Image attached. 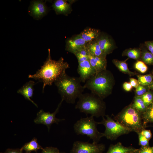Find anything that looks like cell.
Wrapping results in <instances>:
<instances>
[{"mask_svg":"<svg viewBox=\"0 0 153 153\" xmlns=\"http://www.w3.org/2000/svg\"><path fill=\"white\" fill-rule=\"evenodd\" d=\"M150 87L151 89H153V82L150 84Z\"/></svg>","mask_w":153,"mask_h":153,"instance_id":"cell-39","label":"cell"},{"mask_svg":"<svg viewBox=\"0 0 153 153\" xmlns=\"http://www.w3.org/2000/svg\"><path fill=\"white\" fill-rule=\"evenodd\" d=\"M145 46L153 55V41H148L144 42Z\"/></svg>","mask_w":153,"mask_h":153,"instance_id":"cell-34","label":"cell"},{"mask_svg":"<svg viewBox=\"0 0 153 153\" xmlns=\"http://www.w3.org/2000/svg\"><path fill=\"white\" fill-rule=\"evenodd\" d=\"M137 149L131 147H125L120 142L111 144L105 153H135Z\"/></svg>","mask_w":153,"mask_h":153,"instance_id":"cell-18","label":"cell"},{"mask_svg":"<svg viewBox=\"0 0 153 153\" xmlns=\"http://www.w3.org/2000/svg\"><path fill=\"white\" fill-rule=\"evenodd\" d=\"M141 50L140 48H129L124 50L122 55L127 56L129 58L138 60L141 58Z\"/></svg>","mask_w":153,"mask_h":153,"instance_id":"cell-22","label":"cell"},{"mask_svg":"<svg viewBox=\"0 0 153 153\" xmlns=\"http://www.w3.org/2000/svg\"><path fill=\"white\" fill-rule=\"evenodd\" d=\"M43 149L38 143L37 139L34 138L30 141L25 144L20 150L22 151L24 150L26 153H31L32 151L36 152L39 150Z\"/></svg>","mask_w":153,"mask_h":153,"instance_id":"cell-20","label":"cell"},{"mask_svg":"<svg viewBox=\"0 0 153 153\" xmlns=\"http://www.w3.org/2000/svg\"><path fill=\"white\" fill-rule=\"evenodd\" d=\"M36 84L34 81L30 80L26 83L18 90L17 92L22 95L26 99L30 101L37 107V105L31 99L33 95V86Z\"/></svg>","mask_w":153,"mask_h":153,"instance_id":"cell-15","label":"cell"},{"mask_svg":"<svg viewBox=\"0 0 153 153\" xmlns=\"http://www.w3.org/2000/svg\"><path fill=\"white\" fill-rule=\"evenodd\" d=\"M132 87L130 82H126L124 83L123 84V88L126 91H129L131 90Z\"/></svg>","mask_w":153,"mask_h":153,"instance_id":"cell-37","label":"cell"},{"mask_svg":"<svg viewBox=\"0 0 153 153\" xmlns=\"http://www.w3.org/2000/svg\"><path fill=\"white\" fill-rule=\"evenodd\" d=\"M22 151L20 149H8L4 153H23Z\"/></svg>","mask_w":153,"mask_h":153,"instance_id":"cell-38","label":"cell"},{"mask_svg":"<svg viewBox=\"0 0 153 153\" xmlns=\"http://www.w3.org/2000/svg\"><path fill=\"white\" fill-rule=\"evenodd\" d=\"M106 116V118L103 117L102 121L98 122V124H103L105 126V130L103 134L104 137L107 139L114 140L119 136L131 131L118 122L114 121L108 115Z\"/></svg>","mask_w":153,"mask_h":153,"instance_id":"cell-7","label":"cell"},{"mask_svg":"<svg viewBox=\"0 0 153 153\" xmlns=\"http://www.w3.org/2000/svg\"><path fill=\"white\" fill-rule=\"evenodd\" d=\"M88 60L96 74L106 70L107 60L106 58L95 56L89 54Z\"/></svg>","mask_w":153,"mask_h":153,"instance_id":"cell-13","label":"cell"},{"mask_svg":"<svg viewBox=\"0 0 153 153\" xmlns=\"http://www.w3.org/2000/svg\"><path fill=\"white\" fill-rule=\"evenodd\" d=\"M60 153H66L64 152H60Z\"/></svg>","mask_w":153,"mask_h":153,"instance_id":"cell-40","label":"cell"},{"mask_svg":"<svg viewBox=\"0 0 153 153\" xmlns=\"http://www.w3.org/2000/svg\"><path fill=\"white\" fill-rule=\"evenodd\" d=\"M96 40L103 52L107 56L112 53L115 48V44L113 40L106 34L101 33Z\"/></svg>","mask_w":153,"mask_h":153,"instance_id":"cell-11","label":"cell"},{"mask_svg":"<svg viewBox=\"0 0 153 153\" xmlns=\"http://www.w3.org/2000/svg\"><path fill=\"white\" fill-rule=\"evenodd\" d=\"M132 106L137 111L143 113L146 110L148 107L145 105L141 96H136Z\"/></svg>","mask_w":153,"mask_h":153,"instance_id":"cell-23","label":"cell"},{"mask_svg":"<svg viewBox=\"0 0 153 153\" xmlns=\"http://www.w3.org/2000/svg\"><path fill=\"white\" fill-rule=\"evenodd\" d=\"M0 153H2V152H1Z\"/></svg>","mask_w":153,"mask_h":153,"instance_id":"cell-41","label":"cell"},{"mask_svg":"<svg viewBox=\"0 0 153 153\" xmlns=\"http://www.w3.org/2000/svg\"><path fill=\"white\" fill-rule=\"evenodd\" d=\"M70 67L69 64L64 61L62 57L57 61L52 59L50 50L48 49V55L43 65L33 75H30L28 77L41 81L43 83L42 91L46 85L51 86L62 74Z\"/></svg>","mask_w":153,"mask_h":153,"instance_id":"cell-1","label":"cell"},{"mask_svg":"<svg viewBox=\"0 0 153 153\" xmlns=\"http://www.w3.org/2000/svg\"><path fill=\"white\" fill-rule=\"evenodd\" d=\"M137 77L140 85L144 86H148L150 85L152 82L153 78L150 75H139Z\"/></svg>","mask_w":153,"mask_h":153,"instance_id":"cell-25","label":"cell"},{"mask_svg":"<svg viewBox=\"0 0 153 153\" xmlns=\"http://www.w3.org/2000/svg\"><path fill=\"white\" fill-rule=\"evenodd\" d=\"M139 139V144L141 146H149V141L140 133H138Z\"/></svg>","mask_w":153,"mask_h":153,"instance_id":"cell-31","label":"cell"},{"mask_svg":"<svg viewBox=\"0 0 153 153\" xmlns=\"http://www.w3.org/2000/svg\"><path fill=\"white\" fill-rule=\"evenodd\" d=\"M134 68L141 73H145L147 70L148 67L143 61H137L134 65Z\"/></svg>","mask_w":153,"mask_h":153,"instance_id":"cell-29","label":"cell"},{"mask_svg":"<svg viewBox=\"0 0 153 153\" xmlns=\"http://www.w3.org/2000/svg\"><path fill=\"white\" fill-rule=\"evenodd\" d=\"M47 8L43 2L40 1H32L30 7L31 14L37 18H40L46 13Z\"/></svg>","mask_w":153,"mask_h":153,"instance_id":"cell-14","label":"cell"},{"mask_svg":"<svg viewBox=\"0 0 153 153\" xmlns=\"http://www.w3.org/2000/svg\"><path fill=\"white\" fill-rule=\"evenodd\" d=\"M41 153H60V152L56 147H46L42 150Z\"/></svg>","mask_w":153,"mask_h":153,"instance_id":"cell-33","label":"cell"},{"mask_svg":"<svg viewBox=\"0 0 153 153\" xmlns=\"http://www.w3.org/2000/svg\"><path fill=\"white\" fill-rule=\"evenodd\" d=\"M148 140H149L152 137V134L150 130L143 129L140 132Z\"/></svg>","mask_w":153,"mask_h":153,"instance_id":"cell-35","label":"cell"},{"mask_svg":"<svg viewBox=\"0 0 153 153\" xmlns=\"http://www.w3.org/2000/svg\"><path fill=\"white\" fill-rule=\"evenodd\" d=\"M130 83L132 87L136 88L140 85L138 80L133 78H130Z\"/></svg>","mask_w":153,"mask_h":153,"instance_id":"cell-36","label":"cell"},{"mask_svg":"<svg viewBox=\"0 0 153 153\" xmlns=\"http://www.w3.org/2000/svg\"><path fill=\"white\" fill-rule=\"evenodd\" d=\"M75 108L87 115L98 117L105 115V106L102 99L92 93L82 94L78 97Z\"/></svg>","mask_w":153,"mask_h":153,"instance_id":"cell-4","label":"cell"},{"mask_svg":"<svg viewBox=\"0 0 153 153\" xmlns=\"http://www.w3.org/2000/svg\"><path fill=\"white\" fill-rule=\"evenodd\" d=\"M86 49L92 56L106 58L107 55L103 52L96 39L88 42Z\"/></svg>","mask_w":153,"mask_h":153,"instance_id":"cell-17","label":"cell"},{"mask_svg":"<svg viewBox=\"0 0 153 153\" xmlns=\"http://www.w3.org/2000/svg\"><path fill=\"white\" fill-rule=\"evenodd\" d=\"M141 114L131 105L124 109L116 118L117 121L131 131H135L138 133L144 129Z\"/></svg>","mask_w":153,"mask_h":153,"instance_id":"cell-5","label":"cell"},{"mask_svg":"<svg viewBox=\"0 0 153 153\" xmlns=\"http://www.w3.org/2000/svg\"><path fill=\"white\" fill-rule=\"evenodd\" d=\"M147 88L145 86L139 85L135 90L136 96H141L147 92Z\"/></svg>","mask_w":153,"mask_h":153,"instance_id":"cell-32","label":"cell"},{"mask_svg":"<svg viewBox=\"0 0 153 153\" xmlns=\"http://www.w3.org/2000/svg\"><path fill=\"white\" fill-rule=\"evenodd\" d=\"M105 149L103 144L77 141L73 143L70 153H102Z\"/></svg>","mask_w":153,"mask_h":153,"instance_id":"cell-8","label":"cell"},{"mask_svg":"<svg viewBox=\"0 0 153 153\" xmlns=\"http://www.w3.org/2000/svg\"><path fill=\"white\" fill-rule=\"evenodd\" d=\"M81 82L79 77L69 76L65 72L54 83L61 99L68 103L73 104L85 89L81 84Z\"/></svg>","mask_w":153,"mask_h":153,"instance_id":"cell-2","label":"cell"},{"mask_svg":"<svg viewBox=\"0 0 153 153\" xmlns=\"http://www.w3.org/2000/svg\"><path fill=\"white\" fill-rule=\"evenodd\" d=\"M87 42L78 35L68 39L66 42L65 50L74 54L86 48Z\"/></svg>","mask_w":153,"mask_h":153,"instance_id":"cell-10","label":"cell"},{"mask_svg":"<svg viewBox=\"0 0 153 153\" xmlns=\"http://www.w3.org/2000/svg\"><path fill=\"white\" fill-rule=\"evenodd\" d=\"M141 58L145 63L148 65L153 64V55L148 50H144L143 51H141Z\"/></svg>","mask_w":153,"mask_h":153,"instance_id":"cell-26","label":"cell"},{"mask_svg":"<svg viewBox=\"0 0 153 153\" xmlns=\"http://www.w3.org/2000/svg\"><path fill=\"white\" fill-rule=\"evenodd\" d=\"M141 97L144 104L147 107L152 103L153 95L151 92H146Z\"/></svg>","mask_w":153,"mask_h":153,"instance_id":"cell-28","label":"cell"},{"mask_svg":"<svg viewBox=\"0 0 153 153\" xmlns=\"http://www.w3.org/2000/svg\"><path fill=\"white\" fill-rule=\"evenodd\" d=\"M94 116L81 118L74 124V129L77 135H86L93 140V143H98L101 138L104 137L103 133L98 131L97 128L98 122L94 120Z\"/></svg>","mask_w":153,"mask_h":153,"instance_id":"cell-6","label":"cell"},{"mask_svg":"<svg viewBox=\"0 0 153 153\" xmlns=\"http://www.w3.org/2000/svg\"><path fill=\"white\" fill-rule=\"evenodd\" d=\"M77 72L81 81L84 82L96 74L88 60L78 63Z\"/></svg>","mask_w":153,"mask_h":153,"instance_id":"cell-12","label":"cell"},{"mask_svg":"<svg viewBox=\"0 0 153 153\" xmlns=\"http://www.w3.org/2000/svg\"><path fill=\"white\" fill-rule=\"evenodd\" d=\"M63 101L62 99L61 100L56 110L52 113L49 112H46L43 110H41L37 113V116L34 120V122L36 124H42L46 126L49 131L50 126L52 124H58L61 121L65 120L64 119L58 118L56 117Z\"/></svg>","mask_w":153,"mask_h":153,"instance_id":"cell-9","label":"cell"},{"mask_svg":"<svg viewBox=\"0 0 153 153\" xmlns=\"http://www.w3.org/2000/svg\"><path fill=\"white\" fill-rule=\"evenodd\" d=\"M113 83L111 74L106 70L95 74L85 82L83 86L102 99L110 94Z\"/></svg>","mask_w":153,"mask_h":153,"instance_id":"cell-3","label":"cell"},{"mask_svg":"<svg viewBox=\"0 0 153 153\" xmlns=\"http://www.w3.org/2000/svg\"><path fill=\"white\" fill-rule=\"evenodd\" d=\"M142 118L144 120V125L145 123L153 122V104L148 108L146 111L142 114Z\"/></svg>","mask_w":153,"mask_h":153,"instance_id":"cell-24","label":"cell"},{"mask_svg":"<svg viewBox=\"0 0 153 153\" xmlns=\"http://www.w3.org/2000/svg\"><path fill=\"white\" fill-rule=\"evenodd\" d=\"M89 54L86 48L78 52L74 55L76 57L78 63L88 60Z\"/></svg>","mask_w":153,"mask_h":153,"instance_id":"cell-27","label":"cell"},{"mask_svg":"<svg viewBox=\"0 0 153 153\" xmlns=\"http://www.w3.org/2000/svg\"><path fill=\"white\" fill-rule=\"evenodd\" d=\"M100 33L99 30L89 27L85 29L79 34L88 42L96 39Z\"/></svg>","mask_w":153,"mask_h":153,"instance_id":"cell-19","label":"cell"},{"mask_svg":"<svg viewBox=\"0 0 153 153\" xmlns=\"http://www.w3.org/2000/svg\"><path fill=\"white\" fill-rule=\"evenodd\" d=\"M135 153H153V146H141L137 149Z\"/></svg>","mask_w":153,"mask_h":153,"instance_id":"cell-30","label":"cell"},{"mask_svg":"<svg viewBox=\"0 0 153 153\" xmlns=\"http://www.w3.org/2000/svg\"><path fill=\"white\" fill-rule=\"evenodd\" d=\"M128 58L124 61H120L116 59H113L112 60L113 63L117 68L122 72L128 74L129 76L134 75L136 74L135 73L130 71L128 68L126 61Z\"/></svg>","mask_w":153,"mask_h":153,"instance_id":"cell-21","label":"cell"},{"mask_svg":"<svg viewBox=\"0 0 153 153\" xmlns=\"http://www.w3.org/2000/svg\"><path fill=\"white\" fill-rule=\"evenodd\" d=\"M52 6L53 9L57 14L67 15L72 10L70 3L65 0H56Z\"/></svg>","mask_w":153,"mask_h":153,"instance_id":"cell-16","label":"cell"}]
</instances>
